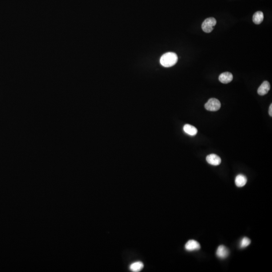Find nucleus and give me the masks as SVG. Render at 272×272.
Instances as JSON below:
<instances>
[{
  "instance_id": "obj_4",
  "label": "nucleus",
  "mask_w": 272,
  "mask_h": 272,
  "mask_svg": "<svg viewBox=\"0 0 272 272\" xmlns=\"http://www.w3.org/2000/svg\"><path fill=\"white\" fill-rule=\"evenodd\" d=\"M206 160L208 163L212 165H219L221 162V159L220 157L214 154H211L208 155L206 157Z\"/></svg>"
},
{
  "instance_id": "obj_8",
  "label": "nucleus",
  "mask_w": 272,
  "mask_h": 272,
  "mask_svg": "<svg viewBox=\"0 0 272 272\" xmlns=\"http://www.w3.org/2000/svg\"><path fill=\"white\" fill-rule=\"evenodd\" d=\"M219 80L223 84H227L232 81L233 80V75L230 72H224L219 76Z\"/></svg>"
},
{
  "instance_id": "obj_10",
  "label": "nucleus",
  "mask_w": 272,
  "mask_h": 272,
  "mask_svg": "<svg viewBox=\"0 0 272 272\" xmlns=\"http://www.w3.org/2000/svg\"><path fill=\"white\" fill-rule=\"evenodd\" d=\"M235 184L237 187H243L247 184V178L243 175H238L235 178Z\"/></svg>"
},
{
  "instance_id": "obj_7",
  "label": "nucleus",
  "mask_w": 272,
  "mask_h": 272,
  "mask_svg": "<svg viewBox=\"0 0 272 272\" xmlns=\"http://www.w3.org/2000/svg\"><path fill=\"white\" fill-rule=\"evenodd\" d=\"M270 90V84L267 81L264 82L257 90V93L261 96H263L268 93Z\"/></svg>"
},
{
  "instance_id": "obj_9",
  "label": "nucleus",
  "mask_w": 272,
  "mask_h": 272,
  "mask_svg": "<svg viewBox=\"0 0 272 272\" xmlns=\"http://www.w3.org/2000/svg\"><path fill=\"white\" fill-rule=\"evenodd\" d=\"M184 131L185 133L192 136H195L197 133L196 128L189 124H186L184 125Z\"/></svg>"
},
{
  "instance_id": "obj_11",
  "label": "nucleus",
  "mask_w": 272,
  "mask_h": 272,
  "mask_svg": "<svg viewBox=\"0 0 272 272\" xmlns=\"http://www.w3.org/2000/svg\"><path fill=\"white\" fill-rule=\"evenodd\" d=\"M264 19V14L261 11L256 12L253 15L252 21L256 24H260L263 22Z\"/></svg>"
},
{
  "instance_id": "obj_2",
  "label": "nucleus",
  "mask_w": 272,
  "mask_h": 272,
  "mask_svg": "<svg viewBox=\"0 0 272 272\" xmlns=\"http://www.w3.org/2000/svg\"><path fill=\"white\" fill-rule=\"evenodd\" d=\"M216 23L217 21L214 18H208L204 20L202 25V28L206 33H210L212 32L213 27L216 25Z\"/></svg>"
},
{
  "instance_id": "obj_13",
  "label": "nucleus",
  "mask_w": 272,
  "mask_h": 272,
  "mask_svg": "<svg viewBox=\"0 0 272 272\" xmlns=\"http://www.w3.org/2000/svg\"><path fill=\"white\" fill-rule=\"evenodd\" d=\"M251 240L248 238L245 237L240 242V247L242 248H245L246 247H248L251 244Z\"/></svg>"
},
{
  "instance_id": "obj_12",
  "label": "nucleus",
  "mask_w": 272,
  "mask_h": 272,
  "mask_svg": "<svg viewBox=\"0 0 272 272\" xmlns=\"http://www.w3.org/2000/svg\"><path fill=\"white\" fill-rule=\"evenodd\" d=\"M144 267V264L141 261H137L133 263L129 266V269L131 271L134 272H138L141 271Z\"/></svg>"
},
{
  "instance_id": "obj_6",
  "label": "nucleus",
  "mask_w": 272,
  "mask_h": 272,
  "mask_svg": "<svg viewBox=\"0 0 272 272\" xmlns=\"http://www.w3.org/2000/svg\"><path fill=\"white\" fill-rule=\"evenodd\" d=\"M200 244L195 240H190L187 242L185 245V248L188 251L199 250L200 248Z\"/></svg>"
},
{
  "instance_id": "obj_14",
  "label": "nucleus",
  "mask_w": 272,
  "mask_h": 272,
  "mask_svg": "<svg viewBox=\"0 0 272 272\" xmlns=\"http://www.w3.org/2000/svg\"><path fill=\"white\" fill-rule=\"evenodd\" d=\"M269 115L270 116H272V104H271L270 106L269 107Z\"/></svg>"
},
{
  "instance_id": "obj_5",
  "label": "nucleus",
  "mask_w": 272,
  "mask_h": 272,
  "mask_svg": "<svg viewBox=\"0 0 272 272\" xmlns=\"http://www.w3.org/2000/svg\"><path fill=\"white\" fill-rule=\"evenodd\" d=\"M229 253V251L228 248L223 245L219 246L216 252L217 256L220 259H225L226 257L228 256Z\"/></svg>"
},
{
  "instance_id": "obj_1",
  "label": "nucleus",
  "mask_w": 272,
  "mask_h": 272,
  "mask_svg": "<svg viewBox=\"0 0 272 272\" xmlns=\"http://www.w3.org/2000/svg\"><path fill=\"white\" fill-rule=\"evenodd\" d=\"M178 61V56L174 52H167L160 58V64L164 67H171L175 65Z\"/></svg>"
},
{
  "instance_id": "obj_3",
  "label": "nucleus",
  "mask_w": 272,
  "mask_h": 272,
  "mask_svg": "<svg viewBox=\"0 0 272 272\" xmlns=\"http://www.w3.org/2000/svg\"><path fill=\"white\" fill-rule=\"evenodd\" d=\"M205 107L208 111H218L221 107V103L217 99L213 98L209 99L205 105Z\"/></svg>"
}]
</instances>
